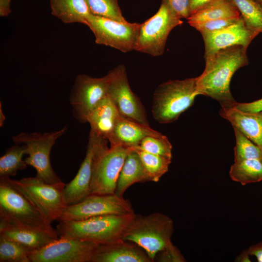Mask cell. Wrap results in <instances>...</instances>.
<instances>
[{"label": "cell", "instance_id": "obj_1", "mask_svg": "<svg viewBox=\"0 0 262 262\" xmlns=\"http://www.w3.org/2000/svg\"><path fill=\"white\" fill-rule=\"evenodd\" d=\"M247 49L234 46L205 58V69L196 77L198 95H205L218 101L221 107H233L237 102L231 93L230 82L238 69L248 65Z\"/></svg>", "mask_w": 262, "mask_h": 262}, {"label": "cell", "instance_id": "obj_2", "mask_svg": "<svg viewBox=\"0 0 262 262\" xmlns=\"http://www.w3.org/2000/svg\"><path fill=\"white\" fill-rule=\"evenodd\" d=\"M135 214H110L79 221H59L56 231L59 237L77 238L99 245L111 243L121 239Z\"/></svg>", "mask_w": 262, "mask_h": 262}, {"label": "cell", "instance_id": "obj_3", "mask_svg": "<svg viewBox=\"0 0 262 262\" xmlns=\"http://www.w3.org/2000/svg\"><path fill=\"white\" fill-rule=\"evenodd\" d=\"M173 221L166 215L154 213L135 214L123 231L121 239L142 248L154 262L157 254L171 243Z\"/></svg>", "mask_w": 262, "mask_h": 262}, {"label": "cell", "instance_id": "obj_4", "mask_svg": "<svg viewBox=\"0 0 262 262\" xmlns=\"http://www.w3.org/2000/svg\"><path fill=\"white\" fill-rule=\"evenodd\" d=\"M197 95L196 77L163 83L153 94L152 116L160 124L172 123L193 105Z\"/></svg>", "mask_w": 262, "mask_h": 262}, {"label": "cell", "instance_id": "obj_5", "mask_svg": "<svg viewBox=\"0 0 262 262\" xmlns=\"http://www.w3.org/2000/svg\"><path fill=\"white\" fill-rule=\"evenodd\" d=\"M0 221L53 230L51 223L16 187L10 178H0Z\"/></svg>", "mask_w": 262, "mask_h": 262}, {"label": "cell", "instance_id": "obj_6", "mask_svg": "<svg viewBox=\"0 0 262 262\" xmlns=\"http://www.w3.org/2000/svg\"><path fill=\"white\" fill-rule=\"evenodd\" d=\"M183 23L167 0H162L158 11L140 24L134 50L153 56L162 55L171 31Z\"/></svg>", "mask_w": 262, "mask_h": 262}, {"label": "cell", "instance_id": "obj_7", "mask_svg": "<svg viewBox=\"0 0 262 262\" xmlns=\"http://www.w3.org/2000/svg\"><path fill=\"white\" fill-rule=\"evenodd\" d=\"M19 191L45 218L51 224L58 220L67 206L63 181L48 183L36 177L12 180Z\"/></svg>", "mask_w": 262, "mask_h": 262}, {"label": "cell", "instance_id": "obj_8", "mask_svg": "<svg viewBox=\"0 0 262 262\" xmlns=\"http://www.w3.org/2000/svg\"><path fill=\"white\" fill-rule=\"evenodd\" d=\"M66 131V127H64L57 131L44 133L21 132L12 137L15 144L26 146L28 156L25 162L28 165L34 168L37 178L48 183L62 181L52 167L50 154L56 140Z\"/></svg>", "mask_w": 262, "mask_h": 262}, {"label": "cell", "instance_id": "obj_9", "mask_svg": "<svg viewBox=\"0 0 262 262\" xmlns=\"http://www.w3.org/2000/svg\"><path fill=\"white\" fill-rule=\"evenodd\" d=\"M134 213L130 202L114 194H90L77 203L67 206L58 221H79L110 214Z\"/></svg>", "mask_w": 262, "mask_h": 262}, {"label": "cell", "instance_id": "obj_10", "mask_svg": "<svg viewBox=\"0 0 262 262\" xmlns=\"http://www.w3.org/2000/svg\"><path fill=\"white\" fill-rule=\"evenodd\" d=\"M111 79L110 71L100 78L84 74L76 76L70 92L69 102L73 115L79 122H87L92 110L108 94Z\"/></svg>", "mask_w": 262, "mask_h": 262}, {"label": "cell", "instance_id": "obj_11", "mask_svg": "<svg viewBox=\"0 0 262 262\" xmlns=\"http://www.w3.org/2000/svg\"><path fill=\"white\" fill-rule=\"evenodd\" d=\"M140 24L118 21L91 14L86 26L93 33L97 44L128 52L134 50Z\"/></svg>", "mask_w": 262, "mask_h": 262}, {"label": "cell", "instance_id": "obj_12", "mask_svg": "<svg viewBox=\"0 0 262 262\" xmlns=\"http://www.w3.org/2000/svg\"><path fill=\"white\" fill-rule=\"evenodd\" d=\"M108 141L90 130L85 156L73 179L66 184L64 195L67 206L81 202L90 195V185L96 163L107 150Z\"/></svg>", "mask_w": 262, "mask_h": 262}, {"label": "cell", "instance_id": "obj_13", "mask_svg": "<svg viewBox=\"0 0 262 262\" xmlns=\"http://www.w3.org/2000/svg\"><path fill=\"white\" fill-rule=\"evenodd\" d=\"M99 244L82 239L59 237L32 251L31 262H91Z\"/></svg>", "mask_w": 262, "mask_h": 262}, {"label": "cell", "instance_id": "obj_14", "mask_svg": "<svg viewBox=\"0 0 262 262\" xmlns=\"http://www.w3.org/2000/svg\"><path fill=\"white\" fill-rule=\"evenodd\" d=\"M134 148L122 145L110 147L97 160L90 185L91 194H115L117 180L124 161Z\"/></svg>", "mask_w": 262, "mask_h": 262}, {"label": "cell", "instance_id": "obj_15", "mask_svg": "<svg viewBox=\"0 0 262 262\" xmlns=\"http://www.w3.org/2000/svg\"><path fill=\"white\" fill-rule=\"evenodd\" d=\"M110 72L111 79L108 95L120 115L127 118L149 125L144 106L130 86L125 66L120 65Z\"/></svg>", "mask_w": 262, "mask_h": 262}, {"label": "cell", "instance_id": "obj_16", "mask_svg": "<svg viewBox=\"0 0 262 262\" xmlns=\"http://www.w3.org/2000/svg\"><path fill=\"white\" fill-rule=\"evenodd\" d=\"M258 34L246 26L241 16L236 23L225 28L201 34L205 46L204 58L221 49L234 46L247 48Z\"/></svg>", "mask_w": 262, "mask_h": 262}, {"label": "cell", "instance_id": "obj_17", "mask_svg": "<svg viewBox=\"0 0 262 262\" xmlns=\"http://www.w3.org/2000/svg\"><path fill=\"white\" fill-rule=\"evenodd\" d=\"M91 262H152L146 252L137 244L122 239L99 245Z\"/></svg>", "mask_w": 262, "mask_h": 262}, {"label": "cell", "instance_id": "obj_18", "mask_svg": "<svg viewBox=\"0 0 262 262\" xmlns=\"http://www.w3.org/2000/svg\"><path fill=\"white\" fill-rule=\"evenodd\" d=\"M0 235L22 245L32 251L59 238L56 230L26 227L2 221H0Z\"/></svg>", "mask_w": 262, "mask_h": 262}, {"label": "cell", "instance_id": "obj_19", "mask_svg": "<svg viewBox=\"0 0 262 262\" xmlns=\"http://www.w3.org/2000/svg\"><path fill=\"white\" fill-rule=\"evenodd\" d=\"M161 133L144 124L120 115L107 140L110 147L122 145L135 149L147 136H159Z\"/></svg>", "mask_w": 262, "mask_h": 262}, {"label": "cell", "instance_id": "obj_20", "mask_svg": "<svg viewBox=\"0 0 262 262\" xmlns=\"http://www.w3.org/2000/svg\"><path fill=\"white\" fill-rule=\"evenodd\" d=\"M221 117L262 149V111L245 112L236 108L221 107Z\"/></svg>", "mask_w": 262, "mask_h": 262}, {"label": "cell", "instance_id": "obj_21", "mask_svg": "<svg viewBox=\"0 0 262 262\" xmlns=\"http://www.w3.org/2000/svg\"><path fill=\"white\" fill-rule=\"evenodd\" d=\"M121 115L107 94L95 106L87 122L91 131L107 140Z\"/></svg>", "mask_w": 262, "mask_h": 262}, {"label": "cell", "instance_id": "obj_22", "mask_svg": "<svg viewBox=\"0 0 262 262\" xmlns=\"http://www.w3.org/2000/svg\"><path fill=\"white\" fill-rule=\"evenodd\" d=\"M149 181L138 152L133 149L126 156L121 169L115 194L123 197L125 191L133 184Z\"/></svg>", "mask_w": 262, "mask_h": 262}, {"label": "cell", "instance_id": "obj_23", "mask_svg": "<svg viewBox=\"0 0 262 262\" xmlns=\"http://www.w3.org/2000/svg\"><path fill=\"white\" fill-rule=\"evenodd\" d=\"M51 14L65 24L87 25L91 15L84 0H49Z\"/></svg>", "mask_w": 262, "mask_h": 262}, {"label": "cell", "instance_id": "obj_24", "mask_svg": "<svg viewBox=\"0 0 262 262\" xmlns=\"http://www.w3.org/2000/svg\"><path fill=\"white\" fill-rule=\"evenodd\" d=\"M241 16L236 7L230 0H213L192 14L188 23Z\"/></svg>", "mask_w": 262, "mask_h": 262}, {"label": "cell", "instance_id": "obj_25", "mask_svg": "<svg viewBox=\"0 0 262 262\" xmlns=\"http://www.w3.org/2000/svg\"><path fill=\"white\" fill-rule=\"evenodd\" d=\"M231 179L242 185L262 180V160L246 159L235 162L229 172Z\"/></svg>", "mask_w": 262, "mask_h": 262}, {"label": "cell", "instance_id": "obj_26", "mask_svg": "<svg viewBox=\"0 0 262 262\" xmlns=\"http://www.w3.org/2000/svg\"><path fill=\"white\" fill-rule=\"evenodd\" d=\"M26 147L23 144H15L9 147L0 158V178L15 176L19 170L25 169L28 165L24 160Z\"/></svg>", "mask_w": 262, "mask_h": 262}, {"label": "cell", "instance_id": "obj_27", "mask_svg": "<svg viewBox=\"0 0 262 262\" xmlns=\"http://www.w3.org/2000/svg\"><path fill=\"white\" fill-rule=\"evenodd\" d=\"M239 11L246 26L262 33V6L255 0H230Z\"/></svg>", "mask_w": 262, "mask_h": 262}, {"label": "cell", "instance_id": "obj_28", "mask_svg": "<svg viewBox=\"0 0 262 262\" xmlns=\"http://www.w3.org/2000/svg\"><path fill=\"white\" fill-rule=\"evenodd\" d=\"M135 150L139 155L150 180L158 182L167 172L171 159L141 150Z\"/></svg>", "mask_w": 262, "mask_h": 262}, {"label": "cell", "instance_id": "obj_29", "mask_svg": "<svg viewBox=\"0 0 262 262\" xmlns=\"http://www.w3.org/2000/svg\"><path fill=\"white\" fill-rule=\"evenodd\" d=\"M31 252L22 245L0 235V262H31Z\"/></svg>", "mask_w": 262, "mask_h": 262}, {"label": "cell", "instance_id": "obj_30", "mask_svg": "<svg viewBox=\"0 0 262 262\" xmlns=\"http://www.w3.org/2000/svg\"><path fill=\"white\" fill-rule=\"evenodd\" d=\"M234 162L246 159L262 160V149L235 128Z\"/></svg>", "mask_w": 262, "mask_h": 262}, {"label": "cell", "instance_id": "obj_31", "mask_svg": "<svg viewBox=\"0 0 262 262\" xmlns=\"http://www.w3.org/2000/svg\"><path fill=\"white\" fill-rule=\"evenodd\" d=\"M91 14L121 22L127 21L122 15L117 0H84Z\"/></svg>", "mask_w": 262, "mask_h": 262}, {"label": "cell", "instance_id": "obj_32", "mask_svg": "<svg viewBox=\"0 0 262 262\" xmlns=\"http://www.w3.org/2000/svg\"><path fill=\"white\" fill-rule=\"evenodd\" d=\"M172 149V146L168 139L163 134L159 136H146L135 149L171 159Z\"/></svg>", "mask_w": 262, "mask_h": 262}, {"label": "cell", "instance_id": "obj_33", "mask_svg": "<svg viewBox=\"0 0 262 262\" xmlns=\"http://www.w3.org/2000/svg\"><path fill=\"white\" fill-rule=\"evenodd\" d=\"M241 16L235 18H220L195 22L188 24L199 31L201 34H202L214 32L225 28L236 23L240 19Z\"/></svg>", "mask_w": 262, "mask_h": 262}, {"label": "cell", "instance_id": "obj_34", "mask_svg": "<svg viewBox=\"0 0 262 262\" xmlns=\"http://www.w3.org/2000/svg\"><path fill=\"white\" fill-rule=\"evenodd\" d=\"M155 259L162 262H183L185 260L180 250L171 243L159 252Z\"/></svg>", "mask_w": 262, "mask_h": 262}, {"label": "cell", "instance_id": "obj_35", "mask_svg": "<svg viewBox=\"0 0 262 262\" xmlns=\"http://www.w3.org/2000/svg\"><path fill=\"white\" fill-rule=\"evenodd\" d=\"M170 7L180 18L190 16V0H167Z\"/></svg>", "mask_w": 262, "mask_h": 262}, {"label": "cell", "instance_id": "obj_36", "mask_svg": "<svg viewBox=\"0 0 262 262\" xmlns=\"http://www.w3.org/2000/svg\"><path fill=\"white\" fill-rule=\"evenodd\" d=\"M234 107L245 112H256L262 111V98L248 103L236 102Z\"/></svg>", "mask_w": 262, "mask_h": 262}, {"label": "cell", "instance_id": "obj_37", "mask_svg": "<svg viewBox=\"0 0 262 262\" xmlns=\"http://www.w3.org/2000/svg\"><path fill=\"white\" fill-rule=\"evenodd\" d=\"M245 251L249 256L255 257L258 262H262V241L251 246Z\"/></svg>", "mask_w": 262, "mask_h": 262}, {"label": "cell", "instance_id": "obj_38", "mask_svg": "<svg viewBox=\"0 0 262 262\" xmlns=\"http://www.w3.org/2000/svg\"><path fill=\"white\" fill-rule=\"evenodd\" d=\"M213 0H190V10L191 15Z\"/></svg>", "mask_w": 262, "mask_h": 262}, {"label": "cell", "instance_id": "obj_39", "mask_svg": "<svg viewBox=\"0 0 262 262\" xmlns=\"http://www.w3.org/2000/svg\"><path fill=\"white\" fill-rule=\"evenodd\" d=\"M11 0H0V16H7L11 13Z\"/></svg>", "mask_w": 262, "mask_h": 262}, {"label": "cell", "instance_id": "obj_40", "mask_svg": "<svg viewBox=\"0 0 262 262\" xmlns=\"http://www.w3.org/2000/svg\"><path fill=\"white\" fill-rule=\"evenodd\" d=\"M5 120V116L3 114V113L2 110V107H1V104L0 103V127L3 126V124Z\"/></svg>", "mask_w": 262, "mask_h": 262}, {"label": "cell", "instance_id": "obj_41", "mask_svg": "<svg viewBox=\"0 0 262 262\" xmlns=\"http://www.w3.org/2000/svg\"><path fill=\"white\" fill-rule=\"evenodd\" d=\"M262 6V0H255Z\"/></svg>", "mask_w": 262, "mask_h": 262}]
</instances>
